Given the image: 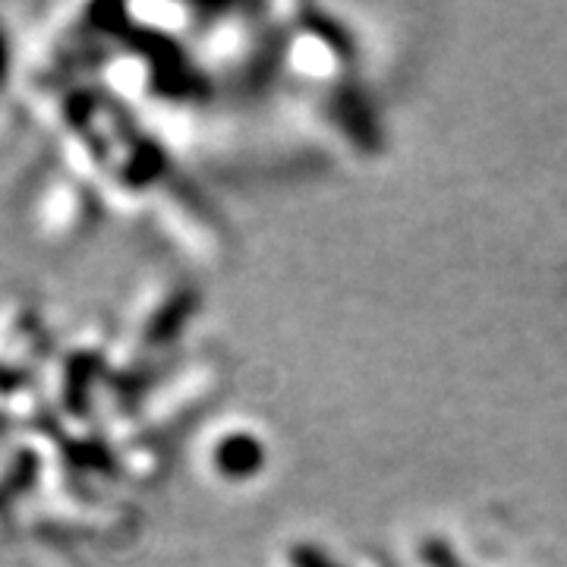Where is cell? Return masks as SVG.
I'll return each instance as SVG.
<instances>
[{
	"label": "cell",
	"instance_id": "1",
	"mask_svg": "<svg viewBox=\"0 0 567 567\" xmlns=\"http://www.w3.org/2000/svg\"><path fill=\"white\" fill-rule=\"evenodd\" d=\"M3 70H7V48H3V35H0V82H3Z\"/></svg>",
	"mask_w": 567,
	"mask_h": 567
}]
</instances>
